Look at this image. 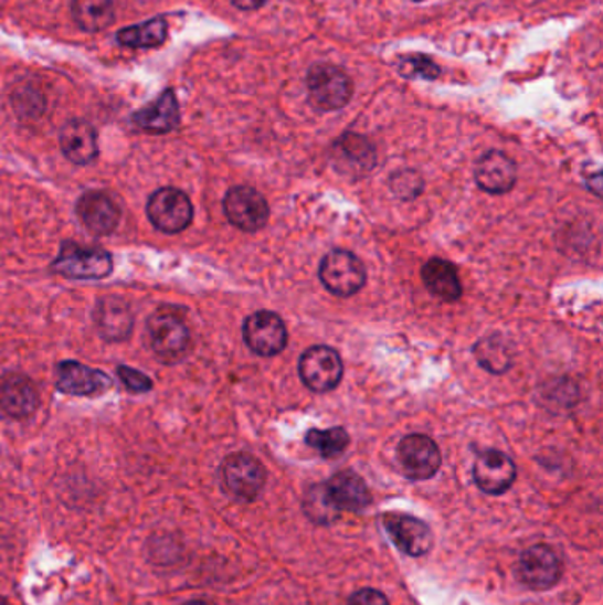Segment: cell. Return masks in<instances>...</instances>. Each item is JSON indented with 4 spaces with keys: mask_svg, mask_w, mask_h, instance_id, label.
Returning a JSON list of instances; mask_svg holds the SVG:
<instances>
[{
    "mask_svg": "<svg viewBox=\"0 0 603 605\" xmlns=\"http://www.w3.org/2000/svg\"><path fill=\"white\" fill-rule=\"evenodd\" d=\"M147 330H149L152 351L165 363H178L182 358H187L191 348L190 328L173 308L165 307L156 310L149 317Z\"/></svg>",
    "mask_w": 603,
    "mask_h": 605,
    "instance_id": "obj_1",
    "label": "cell"
},
{
    "mask_svg": "<svg viewBox=\"0 0 603 605\" xmlns=\"http://www.w3.org/2000/svg\"><path fill=\"white\" fill-rule=\"evenodd\" d=\"M308 96L317 110L334 112L351 102L355 84L342 67L317 64L307 75Z\"/></svg>",
    "mask_w": 603,
    "mask_h": 605,
    "instance_id": "obj_2",
    "label": "cell"
},
{
    "mask_svg": "<svg viewBox=\"0 0 603 605\" xmlns=\"http://www.w3.org/2000/svg\"><path fill=\"white\" fill-rule=\"evenodd\" d=\"M319 278L338 298H351L367 284V269L360 258L347 250H331L319 266Z\"/></svg>",
    "mask_w": 603,
    "mask_h": 605,
    "instance_id": "obj_3",
    "label": "cell"
},
{
    "mask_svg": "<svg viewBox=\"0 0 603 605\" xmlns=\"http://www.w3.org/2000/svg\"><path fill=\"white\" fill-rule=\"evenodd\" d=\"M112 255L107 250L82 248L76 243H64L61 254L52 264V272L73 280H99L110 275Z\"/></svg>",
    "mask_w": 603,
    "mask_h": 605,
    "instance_id": "obj_4",
    "label": "cell"
},
{
    "mask_svg": "<svg viewBox=\"0 0 603 605\" xmlns=\"http://www.w3.org/2000/svg\"><path fill=\"white\" fill-rule=\"evenodd\" d=\"M299 378L316 393L334 392L343 378V361L335 349L314 346L299 358Z\"/></svg>",
    "mask_w": 603,
    "mask_h": 605,
    "instance_id": "obj_5",
    "label": "cell"
},
{
    "mask_svg": "<svg viewBox=\"0 0 603 605\" xmlns=\"http://www.w3.org/2000/svg\"><path fill=\"white\" fill-rule=\"evenodd\" d=\"M223 489L240 501H253L266 486V469L253 455L232 454L223 460Z\"/></svg>",
    "mask_w": 603,
    "mask_h": 605,
    "instance_id": "obj_6",
    "label": "cell"
},
{
    "mask_svg": "<svg viewBox=\"0 0 603 605\" xmlns=\"http://www.w3.org/2000/svg\"><path fill=\"white\" fill-rule=\"evenodd\" d=\"M147 216L158 231L179 234L190 227L193 220V204L190 197L178 188H161L147 202Z\"/></svg>",
    "mask_w": 603,
    "mask_h": 605,
    "instance_id": "obj_7",
    "label": "cell"
},
{
    "mask_svg": "<svg viewBox=\"0 0 603 605\" xmlns=\"http://www.w3.org/2000/svg\"><path fill=\"white\" fill-rule=\"evenodd\" d=\"M243 339L257 357L273 358L287 348L288 333L278 314L261 310L244 321Z\"/></svg>",
    "mask_w": 603,
    "mask_h": 605,
    "instance_id": "obj_8",
    "label": "cell"
},
{
    "mask_svg": "<svg viewBox=\"0 0 603 605\" xmlns=\"http://www.w3.org/2000/svg\"><path fill=\"white\" fill-rule=\"evenodd\" d=\"M223 211L229 222L243 232H258L269 220V204L255 188L235 187L223 199Z\"/></svg>",
    "mask_w": 603,
    "mask_h": 605,
    "instance_id": "obj_9",
    "label": "cell"
},
{
    "mask_svg": "<svg viewBox=\"0 0 603 605\" xmlns=\"http://www.w3.org/2000/svg\"><path fill=\"white\" fill-rule=\"evenodd\" d=\"M396 455H399V463L404 469L405 477L416 481L434 477L443 463L440 446L435 445V441L425 434L405 436L400 441Z\"/></svg>",
    "mask_w": 603,
    "mask_h": 605,
    "instance_id": "obj_10",
    "label": "cell"
},
{
    "mask_svg": "<svg viewBox=\"0 0 603 605\" xmlns=\"http://www.w3.org/2000/svg\"><path fill=\"white\" fill-rule=\"evenodd\" d=\"M563 574L561 560L556 554L554 549L549 548L546 543L532 545L528 551L522 552L517 566V575L520 583L537 590V592H546L550 587H554L559 583Z\"/></svg>",
    "mask_w": 603,
    "mask_h": 605,
    "instance_id": "obj_11",
    "label": "cell"
},
{
    "mask_svg": "<svg viewBox=\"0 0 603 605\" xmlns=\"http://www.w3.org/2000/svg\"><path fill=\"white\" fill-rule=\"evenodd\" d=\"M473 477L485 495L499 496L514 486L517 468L514 460L499 449H485L476 457Z\"/></svg>",
    "mask_w": 603,
    "mask_h": 605,
    "instance_id": "obj_12",
    "label": "cell"
},
{
    "mask_svg": "<svg viewBox=\"0 0 603 605\" xmlns=\"http://www.w3.org/2000/svg\"><path fill=\"white\" fill-rule=\"evenodd\" d=\"M382 524L400 551L409 556H423L431 551L432 531L425 522L405 513H384Z\"/></svg>",
    "mask_w": 603,
    "mask_h": 605,
    "instance_id": "obj_13",
    "label": "cell"
},
{
    "mask_svg": "<svg viewBox=\"0 0 603 605\" xmlns=\"http://www.w3.org/2000/svg\"><path fill=\"white\" fill-rule=\"evenodd\" d=\"M76 213L81 216L82 223L93 234L107 236L116 231L120 220V208L110 193L102 190H91L78 199Z\"/></svg>",
    "mask_w": 603,
    "mask_h": 605,
    "instance_id": "obj_14",
    "label": "cell"
},
{
    "mask_svg": "<svg viewBox=\"0 0 603 605\" xmlns=\"http://www.w3.org/2000/svg\"><path fill=\"white\" fill-rule=\"evenodd\" d=\"M40 405V392L31 378L10 372L0 379V410L11 418H29Z\"/></svg>",
    "mask_w": 603,
    "mask_h": 605,
    "instance_id": "obj_15",
    "label": "cell"
},
{
    "mask_svg": "<svg viewBox=\"0 0 603 605\" xmlns=\"http://www.w3.org/2000/svg\"><path fill=\"white\" fill-rule=\"evenodd\" d=\"M110 386L112 379L102 370L91 369L78 361H63L57 365L59 392L66 395H99Z\"/></svg>",
    "mask_w": 603,
    "mask_h": 605,
    "instance_id": "obj_16",
    "label": "cell"
},
{
    "mask_svg": "<svg viewBox=\"0 0 603 605\" xmlns=\"http://www.w3.org/2000/svg\"><path fill=\"white\" fill-rule=\"evenodd\" d=\"M475 181L484 192L501 195L517 183V166L501 151H488L476 161Z\"/></svg>",
    "mask_w": 603,
    "mask_h": 605,
    "instance_id": "obj_17",
    "label": "cell"
},
{
    "mask_svg": "<svg viewBox=\"0 0 603 605\" xmlns=\"http://www.w3.org/2000/svg\"><path fill=\"white\" fill-rule=\"evenodd\" d=\"M64 157L76 166H87L98 158V135L87 120L73 119L64 125L59 135Z\"/></svg>",
    "mask_w": 603,
    "mask_h": 605,
    "instance_id": "obj_18",
    "label": "cell"
},
{
    "mask_svg": "<svg viewBox=\"0 0 603 605\" xmlns=\"http://www.w3.org/2000/svg\"><path fill=\"white\" fill-rule=\"evenodd\" d=\"M331 503L340 512H361L363 508L369 507L372 501L369 487L364 484L360 475L355 471H340L335 477L329 478L325 484Z\"/></svg>",
    "mask_w": 603,
    "mask_h": 605,
    "instance_id": "obj_19",
    "label": "cell"
},
{
    "mask_svg": "<svg viewBox=\"0 0 603 605\" xmlns=\"http://www.w3.org/2000/svg\"><path fill=\"white\" fill-rule=\"evenodd\" d=\"M94 322L99 335L108 342H125L134 330V316L128 302L119 298H105L94 310Z\"/></svg>",
    "mask_w": 603,
    "mask_h": 605,
    "instance_id": "obj_20",
    "label": "cell"
},
{
    "mask_svg": "<svg viewBox=\"0 0 603 605\" xmlns=\"http://www.w3.org/2000/svg\"><path fill=\"white\" fill-rule=\"evenodd\" d=\"M134 123L147 134L163 135L179 125V105L173 91H165L149 107L138 110Z\"/></svg>",
    "mask_w": 603,
    "mask_h": 605,
    "instance_id": "obj_21",
    "label": "cell"
},
{
    "mask_svg": "<svg viewBox=\"0 0 603 605\" xmlns=\"http://www.w3.org/2000/svg\"><path fill=\"white\" fill-rule=\"evenodd\" d=\"M422 280L426 289L435 298L446 302L458 301L462 298V284L457 267L444 258H431L422 267Z\"/></svg>",
    "mask_w": 603,
    "mask_h": 605,
    "instance_id": "obj_22",
    "label": "cell"
},
{
    "mask_svg": "<svg viewBox=\"0 0 603 605\" xmlns=\"http://www.w3.org/2000/svg\"><path fill=\"white\" fill-rule=\"evenodd\" d=\"M476 361L490 374L501 375L514 365V348L503 335H487L473 348Z\"/></svg>",
    "mask_w": 603,
    "mask_h": 605,
    "instance_id": "obj_23",
    "label": "cell"
},
{
    "mask_svg": "<svg viewBox=\"0 0 603 605\" xmlns=\"http://www.w3.org/2000/svg\"><path fill=\"white\" fill-rule=\"evenodd\" d=\"M73 20L87 32H99L110 28L116 19L112 0H73Z\"/></svg>",
    "mask_w": 603,
    "mask_h": 605,
    "instance_id": "obj_24",
    "label": "cell"
},
{
    "mask_svg": "<svg viewBox=\"0 0 603 605\" xmlns=\"http://www.w3.org/2000/svg\"><path fill=\"white\" fill-rule=\"evenodd\" d=\"M338 152V160L349 166V170L369 172L375 166V149L367 138L360 135L347 134L338 140L335 146Z\"/></svg>",
    "mask_w": 603,
    "mask_h": 605,
    "instance_id": "obj_25",
    "label": "cell"
},
{
    "mask_svg": "<svg viewBox=\"0 0 603 605\" xmlns=\"http://www.w3.org/2000/svg\"><path fill=\"white\" fill-rule=\"evenodd\" d=\"M169 34V25L163 19L149 20V22L126 28L117 32L119 45L129 46V49H152V46L163 45Z\"/></svg>",
    "mask_w": 603,
    "mask_h": 605,
    "instance_id": "obj_26",
    "label": "cell"
},
{
    "mask_svg": "<svg viewBox=\"0 0 603 605\" xmlns=\"http://www.w3.org/2000/svg\"><path fill=\"white\" fill-rule=\"evenodd\" d=\"M307 445L310 448L319 452L325 459H335L346 452L349 446V434H347L343 427L328 428V431H319V428H311L305 436Z\"/></svg>",
    "mask_w": 603,
    "mask_h": 605,
    "instance_id": "obj_27",
    "label": "cell"
},
{
    "mask_svg": "<svg viewBox=\"0 0 603 605\" xmlns=\"http://www.w3.org/2000/svg\"><path fill=\"white\" fill-rule=\"evenodd\" d=\"M303 508H305V516L316 524H331L340 516V510L331 503V499L326 492L325 484L314 486L308 490Z\"/></svg>",
    "mask_w": 603,
    "mask_h": 605,
    "instance_id": "obj_28",
    "label": "cell"
},
{
    "mask_svg": "<svg viewBox=\"0 0 603 605\" xmlns=\"http://www.w3.org/2000/svg\"><path fill=\"white\" fill-rule=\"evenodd\" d=\"M390 188L400 201H414L423 192V179L414 170H400L391 176Z\"/></svg>",
    "mask_w": 603,
    "mask_h": 605,
    "instance_id": "obj_29",
    "label": "cell"
},
{
    "mask_svg": "<svg viewBox=\"0 0 603 605\" xmlns=\"http://www.w3.org/2000/svg\"><path fill=\"white\" fill-rule=\"evenodd\" d=\"M117 374H119L120 381L128 388L129 392H151L152 381L147 378L146 374H142V372L129 369V367L120 365L119 369H117Z\"/></svg>",
    "mask_w": 603,
    "mask_h": 605,
    "instance_id": "obj_30",
    "label": "cell"
},
{
    "mask_svg": "<svg viewBox=\"0 0 603 605\" xmlns=\"http://www.w3.org/2000/svg\"><path fill=\"white\" fill-rule=\"evenodd\" d=\"M411 70H414V75H420L422 78H437L440 76V67L435 66L432 61H429L426 57H416L413 61H404L402 64V73H409Z\"/></svg>",
    "mask_w": 603,
    "mask_h": 605,
    "instance_id": "obj_31",
    "label": "cell"
},
{
    "mask_svg": "<svg viewBox=\"0 0 603 605\" xmlns=\"http://www.w3.org/2000/svg\"><path fill=\"white\" fill-rule=\"evenodd\" d=\"M347 605H390V602H388L384 593L372 590V587H364V590L356 592L355 595L349 598Z\"/></svg>",
    "mask_w": 603,
    "mask_h": 605,
    "instance_id": "obj_32",
    "label": "cell"
},
{
    "mask_svg": "<svg viewBox=\"0 0 603 605\" xmlns=\"http://www.w3.org/2000/svg\"><path fill=\"white\" fill-rule=\"evenodd\" d=\"M232 4L241 11L261 10L262 6L266 4L267 0H231Z\"/></svg>",
    "mask_w": 603,
    "mask_h": 605,
    "instance_id": "obj_33",
    "label": "cell"
},
{
    "mask_svg": "<svg viewBox=\"0 0 603 605\" xmlns=\"http://www.w3.org/2000/svg\"><path fill=\"white\" fill-rule=\"evenodd\" d=\"M184 605H209V604H205V602H202V601H191V602H188V604H184Z\"/></svg>",
    "mask_w": 603,
    "mask_h": 605,
    "instance_id": "obj_34",
    "label": "cell"
},
{
    "mask_svg": "<svg viewBox=\"0 0 603 605\" xmlns=\"http://www.w3.org/2000/svg\"><path fill=\"white\" fill-rule=\"evenodd\" d=\"M0 605H13V604H11V602L8 601V598H4V596H0Z\"/></svg>",
    "mask_w": 603,
    "mask_h": 605,
    "instance_id": "obj_35",
    "label": "cell"
},
{
    "mask_svg": "<svg viewBox=\"0 0 603 605\" xmlns=\"http://www.w3.org/2000/svg\"><path fill=\"white\" fill-rule=\"evenodd\" d=\"M414 2H422V0H414Z\"/></svg>",
    "mask_w": 603,
    "mask_h": 605,
    "instance_id": "obj_36",
    "label": "cell"
}]
</instances>
